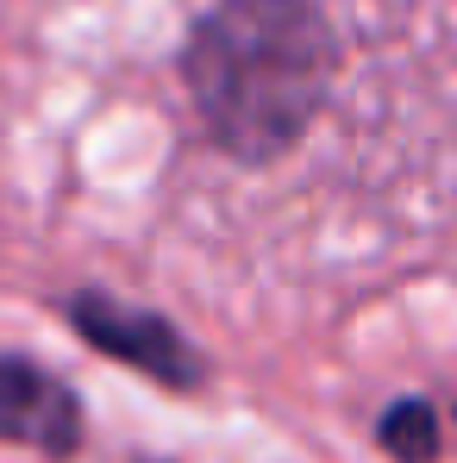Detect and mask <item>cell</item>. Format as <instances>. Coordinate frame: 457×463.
Wrapping results in <instances>:
<instances>
[{
    "instance_id": "1",
    "label": "cell",
    "mask_w": 457,
    "mask_h": 463,
    "mask_svg": "<svg viewBox=\"0 0 457 463\" xmlns=\"http://www.w3.org/2000/svg\"><path fill=\"white\" fill-rule=\"evenodd\" d=\"M182 76L207 138L238 163H263L307 138L332 81V32L313 0H220L201 13Z\"/></svg>"
},
{
    "instance_id": "2",
    "label": "cell",
    "mask_w": 457,
    "mask_h": 463,
    "mask_svg": "<svg viewBox=\"0 0 457 463\" xmlns=\"http://www.w3.org/2000/svg\"><path fill=\"white\" fill-rule=\"evenodd\" d=\"M70 326L94 351L119 357L126 370L151 376L163 388H195L207 376L201 351L163 319V313H145V307H126V301H107V295H76L70 301Z\"/></svg>"
},
{
    "instance_id": "3",
    "label": "cell",
    "mask_w": 457,
    "mask_h": 463,
    "mask_svg": "<svg viewBox=\"0 0 457 463\" xmlns=\"http://www.w3.org/2000/svg\"><path fill=\"white\" fill-rule=\"evenodd\" d=\"M0 439L44 451V458H76L81 445V401L70 383L25 357H0Z\"/></svg>"
},
{
    "instance_id": "4",
    "label": "cell",
    "mask_w": 457,
    "mask_h": 463,
    "mask_svg": "<svg viewBox=\"0 0 457 463\" xmlns=\"http://www.w3.org/2000/svg\"><path fill=\"white\" fill-rule=\"evenodd\" d=\"M376 445L395 463H433V458H439V445H445V432H439V407L420 401V394L395 401V407L382 413V426H376Z\"/></svg>"
}]
</instances>
